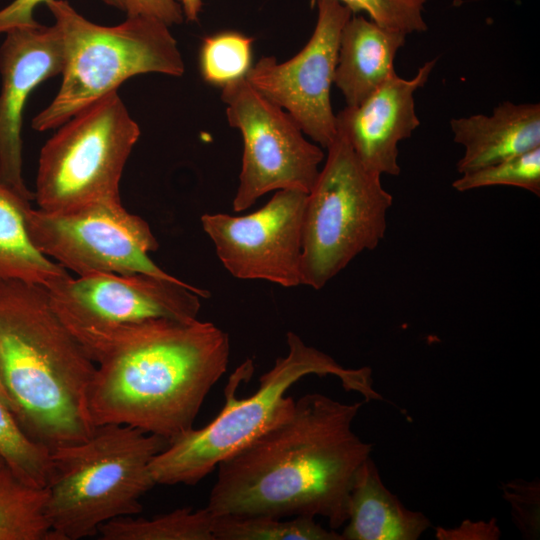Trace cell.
<instances>
[{
  "label": "cell",
  "instance_id": "ffe728a7",
  "mask_svg": "<svg viewBox=\"0 0 540 540\" xmlns=\"http://www.w3.org/2000/svg\"><path fill=\"white\" fill-rule=\"evenodd\" d=\"M47 489L23 481L0 466V540H50Z\"/></svg>",
  "mask_w": 540,
  "mask_h": 540
},
{
  "label": "cell",
  "instance_id": "30bf717a",
  "mask_svg": "<svg viewBox=\"0 0 540 540\" xmlns=\"http://www.w3.org/2000/svg\"><path fill=\"white\" fill-rule=\"evenodd\" d=\"M221 99L226 104L229 125L243 138L233 210L243 211L273 190L294 189L308 194L320 172L322 149L308 141L296 121L246 78L222 87Z\"/></svg>",
  "mask_w": 540,
  "mask_h": 540
},
{
  "label": "cell",
  "instance_id": "7c38bea8",
  "mask_svg": "<svg viewBox=\"0 0 540 540\" xmlns=\"http://www.w3.org/2000/svg\"><path fill=\"white\" fill-rule=\"evenodd\" d=\"M317 22L306 45L291 59L262 57L247 81L284 109L302 132L326 148L337 135L330 98L341 31L352 12L336 0H316Z\"/></svg>",
  "mask_w": 540,
  "mask_h": 540
},
{
  "label": "cell",
  "instance_id": "e0dca14e",
  "mask_svg": "<svg viewBox=\"0 0 540 540\" xmlns=\"http://www.w3.org/2000/svg\"><path fill=\"white\" fill-rule=\"evenodd\" d=\"M406 36L361 15L347 20L341 31L333 80L347 106L361 103L396 73L395 56Z\"/></svg>",
  "mask_w": 540,
  "mask_h": 540
},
{
  "label": "cell",
  "instance_id": "9a60e30c",
  "mask_svg": "<svg viewBox=\"0 0 540 540\" xmlns=\"http://www.w3.org/2000/svg\"><path fill=\"white\" fill-rule=\"evenodd\" d=\"M436 62H425L411 79L392 74L361 103L346 106L336 115L337 133L371 172L400 174L398 144L420 125L414 93L426 84Z\"/></svg>",
  "mask_w": 540,
  "mask_h": 540
},
{
  "label": "cell",
  "instance_id": "4fadbf2b",
  "mask_svg": "<svg viewBox=\"0 0 540 540\" xmlns=\"http://www.w3.org/2000/svg\"><path fill=\"white\" fill-rule=\"evenodd\" d=\"M307 193L277 190L259 210L245 216L204 214L201 224L216 254L234 277L266 280L283 287L301 284V238Z\"/></svg>",
  "mask_w": 540,
  "mask_h": 540
},
{
  "label": "cell",
  "instance_id": "cb8c5ba5",
  "mask_svg": "<svg viewBox=\"0 0 540 540\" xmlns=\"http://www.w3.org/2000/svg\"><path fill=\"white\" fill-rule=\"evenodd\" d=\"M253 41V37L234 31L205 37L199 52V69L204 81L222 88L245 78L252 66Z\"/></svg>",
  "mask_w": 540,
  "mask_h": 540
},
{
  "label": "cell",
  "instance_id": "9c48e42d",
  "mask_svg": "<svg viewBox=\"0 0 540 540\" xmlns=\"http://www.w3.org/2000/svg\"><path fill=\"white\" fill-rule=\"evenodd\" d=\"M26 225L32 243L42 254L78 276L142 273L176 278L149 257L159 243L149 224L128 212L120 198L64 212L30 207Z\"/></svg>",
  "mask_w": 540,
  "mask_h": 540
},
{
  "label": "cell",
  "instance_id": "7402d4cb",
  "mask_svg": "<svg viewBox=\"0 0 540 540\" xmlns=\"http://www.w3.org/2000/svg\"><path fill=\"white\" fill-rule=\"evenodd\" d=\"M215 540H343L341 533L326 529L308 516L215 515Z\"/></svg>",
  "mask_w": 540,
  "mask_h": 540
},
{
  "label": "cell",
  "instance_id": "6da1fadb",
  "mask_svg": "<svg viewBox=\"0 0 540 540\" xmlns=\"http://www.w3.org/2000/svg\"><path fill=\"white\" fill-rule=\"evenodd\" d=\"M363 402L321 393L293 400L275 422L221 461L206 508L214 515L317 516L336 530L372 446L352 429Z\"/></svg>",
  "mask_w": 540,
  "mask_h": 540
},
{
  "label": "cell",
  "instance_id": "d6986e66",
  "mask_svg": "<svg viewBox=\"0 0 540 540\" xmlns=\"http://www.w3.org/2000/svg\"><path fill=\"white\" fill-rule=\"evenodd\" d=\"M30 207V201L0 180V281L21 280L49 289L71 275L32 243L26 225Z\"/></svg>",
  "mask_w": 540,
  "mask_h": 540
},
{
  "label": "cell",
  "instance_id": "f546056e",
  "mask_svg": "<svg viewBox=\"0 0 540 540\" xmlns=\"http://www.w3.org/2000/svg\"><path fill=\"white\" fill-rule=\"evenodd\" d=\"M188 21H198L199 13L202 7V0H176Z\"/></svg>",
  "mask_w": 540,
  "mask_h": 540
},
{
  "label": "cell",
  "instance_id": "44dd1931",
  "mask_svg": "<svg viewBox=\"0 0 540 540\" xmlns=\"http://www.w3.org/2000/svg\"><path fill=\"white\" fill-rule=\"evenodd\" d=\"M215 515L206 507L180 508L153 518L119 517L104 523L101 540H215Z\"/></svg>",
  "mask_w": 540,
  "mask_h": 540
},
{
  "label": "cell",
  "instance_id": "3957f363",
  "mask_svg": "<svg viewBox=\"0 0 540 540\" xmlns=\"http://www.w3.org/2000/svg\"><path fill=\"white\" fill-rule=\"evenodd\" d=\"M95 368L46 287L0 281V381L31 439L52 451L92 434L88 391Z\"/></svg>",
  "mask_w": 540,
  "mask_h": 540
},
{
  "label": "cell",
  "instance_id": "f1b7e54d",
  "mask_svg": "<svg viewBox=\"0 0 540 540\" xmlns=\"http://www.w3.org/2000/svg\"><path fill=\"white\" fill-rule=\"evenodd\" d=\"M124 11L127 17H151L167 26L183 21V11L176 0H125Z\"/></svg>",
  "mask_w": 540,
  "mask_h": 540
},
{
  "label": "cell",
  "instance_id": "ac0fdd59",
  "mask_svg": "<svg viewBox=\"0 0 540 540\" xmlns=\"http://www.w3.org/2000/svg\"><path fill=\"white\" fill-rule=\"evenodd\" d=\"M430 526L427 516L406 508L387 489L370 457L350 493L343 540H417Z\"/></svg>",
  "mask_w": 540,
  "mask_h": 540
},
{
  "label": "cell",
  "instance_id": "8fae6325",
  "mask_svg": "<svg viewBox=\"0 0 540 540\" xmlns=\"http://www.w3.org/2000/svg\"><path fill=\"white\" fill-rule=\"evenodd\" d=\"M51 303L78 342L155 319H198L209 292L153 275L96 273L72 276L48 289Z\"/></svg>",
  "mask_w": 540,
  "mask_h": 540
},
{
  "label": "cell",
  "instance_id": "603a6c76",
  "mask_svg": "<svg viewBox=\"0 0 540 540\" xmlns=\"http://www.w3.org/2000/svg\"><path fill=\"white\" fill-rule=\"evenodd\" d=\"M0 457L23 481L46 488L51 473V451L25 433L1 400Z\"/></svg>",
  "mask_w": 540,
  "mask_h": 540
},
{
  "label": "cell",
  "instance_id": "ba28073f",
  "mask_svg": "<svg viewBox=\"0 0 540 540\" xmlns=\"http://www.w3.org/2000/svg\"><path fill=\"white\" fill-rule=\"evenodd\" d=\"M58 128L40 152L33 192L38 209L64 212L120 198L121 176L140 128L117 91Z\"/></svg>",
  "mask_w": 540,
  "mask_h": 540
},
{
  "label": "cell",
  "instance_id": "7a4b0ae2",
  "mask_svg": "<svg viewBox=\"0 0 540 540\" xmlns=\"http://www.w3.org/2000/svg\"><path fill=\"white\" fill-rule=\"evenodd\" d=\"M95 363L93 425L122 424L172 442L193 428L226 373L229 335L211 322L150 320L81 343Z\"/></svg>",
  "mask_w": 540,
  "mask_h": 540
},
{
  "label": "cell",
  "instance_id": "4dcf8cb0",
  "mask_svg": "<svg viewBox=\"0 0 540 540\" xmlns=\"http://www.w3.org/2000/svg\"><path fill=\"white\" fill-rule=\"evenodd\" d=\"M0 400L12 411L13 413V404L9 398L3 384L0 381Z\"/></svg>",
  "mask_w": 540,
  "mask_h": 540
},
{
  "label": "cell",
  "instance_id": "4316f807",
  "mask_svg": "<svg viewBox=\"0 0 540 540\" xmlns=\"http://www.w3.org/2000/svg\"><path fill=\"white\" fill-rule=\"evenodd\" d=\"M503 497L509 502L514 523L524 538L538 539L540 531V482L538 479L503 483Z\"/></svg>",
  "mask_w": 540,
  "mask_h": 540
},
{
  "label": "cell",
  "instance_id": "5bb4252c",
  "mask_svg": "<svg viewBox=\"0 0 540 540\" xmlns=\"http://www.w3.org/2000/svg\"><path fill=\"white\" fill-rule=\"evenodd\" d=\"M0 47V180L34 200L23 178L22 119L26 102L42 82L62 73L63 44L54 25L16 28Z\"/></svg>",
  "mask_w": 540,
  "mask_h": 540
},
{
  "label": "cell",
  "instance_id": "2e32d148",
  "mask_svg": "<svg viewBox=\"0 0 540 540\" xmlns=\"http://www.w3.org/2000/svg\"><path fill=\"white\" fill-rule=\"evenodd\" d=\"M454 141L464 147L460 174L498 163L540 147V105L505 101L491 115L476 114L450 121Z\"/></svg>",
  "mask_w": 540,
  "mask_h": 540
},
{
  "label": "cell",
  "instance_id": "5b68a950",
  "mask_svg": "<svg viewBox=\"0 0 540 540\" xmlns=\"http://www.w3.org/2000/svg\"><path fill=\"white\" fill-rule=\"evenodd\" d=\"M168 445L132 426L104 424L87 439L52 450L45 509L50 540L95 536L104 523L140 513V499L156 485L150 464Z\"/></svg>",
  "mask_w": 540,
  "mask_h": 540
},
{
  "label": "cell",
  "instance_id": "8992f818",
  "mask_svg": "<svg viewBox=\"0 0 540 540\" xmlns=\"http://www.w3.org/2000/svg\"><path fill=\"white\" fill-rule=\"evenodd\" d=\"M46 5L63 44L64 67L56 96L32 120V128L39 132L58 128L131 77L145 73L180 77L185 71L177 41L160 20L135 16L116 26H102L65 0H48Z\"/></svg>",
  "mask_w": 540,
  "mask_h": 540
},
{
  "label": "cell",
  "instance_id": "484cf974",
  "mask_svg": "<svg viewBox=\"0 0 540 540\" xmlns=\"http://www.w3.org/2000/svg\"><path fill=\"white\" fill-rule=\"evenodd\" d=\"M353 13L365 12L377 25L408 35L427 30L422 11L427 0H336Z\"/></svg>",
  "mask_w": 540,
  "mask_h": 540
},
{
  "label": "cell",
  "instance_id": "1f68e13d",
  "mask_svg": "<svg viewBox=\"0 0 540 540\" xmlns=\"http://www.w3.org/2000/svg\"><path fill=\"white\" fill-rule=\"evenodd\" d=\"M4 464H5L4 460L0 457V466H2Z\"/></svg>",
  "mask_w": 540,
  "mask_h": 540
},
{
  "label": "cell",
  "instance_id": "83f0119b",
  "mask_svg": "<svg viewBox=\"0 0 540 540\" xmlns=\"http://www.w3.org/2000/svg\"><path fill=\"white\" fill-rule=\"evenodd\" d=\"M48 0H14L0 10V35L16 28L33 27L37 23L33 11L40 3ZM107 5L125 9V0H102Z\"/></svg>",
  "mask_w": 540,
  "mask_h": 540
},
{
  "label": "cell",
  "instance_id": "52a82bcc",
  "mask_svg": "<svg viewBox=\"0 0 540 540\" xmlns=\"http://www.w3.org/2000/svg\"><path fill=\"white\" fill-rule=\"evenodd\" d=\"M307 194L301 238V284L322 289L356 256L384 238L392 195L339 133Z\"/></svg>",
  "mask_w": 540,
  "mask_h": 540
},
{
  "label": "cell",
  "instance_id": "d4e9b609",
  "mask_svg": "<svg viewBox=\"0 0 540 540\" xmlns=\"http://www.w3.org/2000/svg\"><path fill=\"white\" fill-rule=\"evenodd\" d=\"M514 186L540 195V147L461 174L452 186L459 192L490 186Z\"/></svg>",
  "mask_w": 540,
  "mask_h": 540
},
{
  "label": "cell",
  "instance_id": "277c9868",
  "mask_svg": "<svg viewBox=\"0 0 540 540\" xmlns=\"http://www.w3.org/2000/svg\"><path fill=\"white\" fill-rule=\"evenodd\" d=\"M286 339L287 355L277 358L273 367L260 376L254 394L236 397L240 383L248 380L254 369L248 359L229 378L224 389L225 404L219 414L204 427L188 430L153 458L150 470L156 484L194 485L201 481L282 415L294 400L286 396L287 391L305 376L331 375L346 391L360 394L364 401L382 399L373 388L369 367H343L293 332H288Z\"/></svg>",
  "mask_w": 540,
  "mask_h": 540
}]
</instances>
